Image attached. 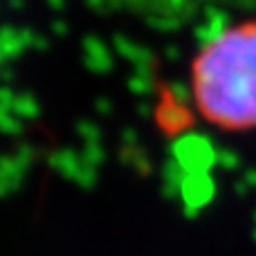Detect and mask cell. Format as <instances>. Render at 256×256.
Masks as SVG:
<instances>
[{"label": "cell", "mask_w": 256, "mask_h": 256, "mask_svg": "<svg viewBox=\"0 0 256 256\" xmlns=\"http://www.w3.org/2000/svg\"><path fill=\"white\" fill-rule=\"evenodd\" d=\"M191 90L212 126L256 130V20L227 27L202 45L191 66Z\"/></svg>", "instance_id": "cell-1"}]
</instances>
